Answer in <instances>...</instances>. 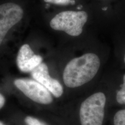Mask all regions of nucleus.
Listing matches in <instances>:
<instances>
[{"mask_svg":"<svg viewBox=\"0 0 125 125\" xmlns=\"http://www.w3.org/2000/svg\"><path fill=\"white\" fill-rule=\"evenodd\" d=\"M23 16V10L15 3L0 5V45L12 27L18 23Z\"/></svg>","mask_w":125,"mask_h":125,"instance_id":"nucleus-5","label":"nucleus"},{"mask_svg":"<svg viewBox=\"0 0 125 125\" xmlns=\"http://www.w3.org/2000/svg\"><path fill=\"white\" fill-rule=\"evenodd\" d=\"M49 7V4H46V8H48Z\"/></svg>","mask_w":125,"mask_h":125,"instance_id":"nucleus-15","label":"nucleus"},{"mask_svg":"<svg viewBox=\"0 0 125 125\" xmlns=\"http://www.w3.org/2000/svg\"><path fill=\"white\" fill-rule=\"evenodd\" d=\"M100 64L99 57L93 53H87L72 59L64 70V83L70 88L85 85L96 75Z\"/></svg>","mask_w":125,"mask_h":125,"instance_id":"nucleus-1","label":"nucleus"},{"mask_svg":"<svg viewBox=\"0 0 125 125\" xmlns=\"http://www.w3.org/2000/svg\"><path fill=\"white\" fill-rule=\"evenodd\" d=\"M124 62L125 63V56H124Z\"/></svg>","mask_w":125,"mask_h":125,"instance_id":"nucleus-16","label":"nucleus"},{"mask_svg":"<svg viewBox=\"0 0 125 125\" xmlns=\"http://www.w3.org/2000/svg\"><path fill=\"white\" fill-rule=\"evenodd\" d=\"M114 125H125V109L116 112L114 117Z\"/></svg>","mask_w":125,"mask_h":125,"instance_id":"nucleus-9","label":"nucleus"},{"mask_svg":"<svg viewBox=\"0 0 125 125\" xmlns=\"http://www.w3.org/2000/svg\"><path fill=\"white\" fill-rule=\"evenodd\" d=\"M75 4V1H74V0H71V5H74Z\"/></svg>","mask_w":125,"mask_h":125,"instance_id":"nucleus-13","label":"nucleus"},{"mask_svg":"<svg viewBox=\"0 0 125 125\" xmlns=\"http://www.w3.org/2000/svg\"><path fill=\"white\" fill-rule=\"evenodd\" d=\"M24 121L28 125H45L38 119L32 116H27Z\"/></svg>","mask_w":125,"mask_h":125,"instance_id":"nucleus-10","label":"nucleus"},{"mask_svg":"<svg viewBox=\"0 0 125 125\" xmlns=\"http://www.w3.org/2000/svg\"><path fill=\"white\" fill-rule=\"evenodd\" d=\"M87 19L88 15L85 11L67 10L57 14L50 21V26L54 30L64 31L69 35L77 37L82 34Z\"/></svg>","mask_w":125,"mask_h":125,"instance_id":"nucleus-3","label":"nucleus"},{"mask_svg":"<svg viewBox=\"0 0 125 125\" xmlns=\"http://www.w3.org/2000/svg\"><path fill=\"white\" fill-rule=\"evenodd\" d=\"M5 103V99L4 96L0 93V109L4 105Z\"/></svg>","mask_w":125,"mask_h":125,"instance_id":"nucleus-12","label":"nucleus"},{"mask_svg":"<svg viewBox=\"0 0 125 125\" xmlns=\"http://www.w3.org/2000/svg\"><path fill=\"white\" fill-rule=\"evenodd\" d=\"M45 2L56 5H67L71 4V0H43Z\"/></svg>","mask_w":125,"mask_h":125,"instance_id":"nucleus-11","label":"nucleus"},{"mask_svg":"<svg viewBox=\"0 0 125 125\" xmlns=\"http://www.w3.org/2000/svg\"><path fill=\"white\" fill-rule=\"evenodd\" d=\"M116 100L119 104H125V74L123 76V83L116 93Z\"/></svg>","mask_w":125,"mask_h":125,"instance_id":"nucleus-8","label":"nucleus"},{"mask_svg":"<svg viewBox=\"0 0 125 125\" xmlns=\"http://www.w3.org/2000/svg\"><path fill=\"white\" fill-rule=\"evenodd\" d=\"M32 78L45 86L51 94L59 98L63 93V87L57 79L49 75L48 67L45 63H41L31 72Z\"/></svg>","mask_w":125,"mask_h":125,"instance_id":"nucleus-6","label":"nucleus"},{"mask_svg":"<svg viewBox=\"0 0 125 125\" xmlns=\"http://www.w3.org/2000/svg\"><path fill=\"white\" fill-rule=\"evenodd\" d=\"M17 88L32 101L42 104H49L52 103L51 93L45 86L35 80L20 78L14 81Z\"/></svg>","mask_w":125,"mask_h":125,"instance_id":"nucleus-4","label":"nucleus"},{"mask_svg":"<svg viewBox=\"0 0 125 125\" xmlns=\"http://www.w3.org/2000/svg\"><path fill=\"white\" fill-rule=\"evenodd\" d=\"M105 105L106 96L103 92H96L86 98L79 109L81 125H103Z\"/></svg>","mask_w":125,"mask_h":125,"instance_id":"nucleus-2","label":"nucleus"},{"mask_svg":"<svg viewBox=\"0 0 125 125\" xmlns=\"http://www.w3.org/2000/svg\"><path fill=\"white\" fill-rule=\"evenodd\" d=\"M16 61L20 71L23 73H30L42 63V58L34 54L29 45L24 44L19 51Z\"/></svg>","mask_w":125,"mask_h":125,"instance_id":"nucleus-7","label":"nucleus"},{"mask_svg":"<svg viewBox=\"0 0 125 125\" xmlns=\"http://www.w3.org/2000/svg\"><path fill=\"white\" fill-rule=\"evenodd\" d=\"M0 125H5V124H4L2 122H0Z\"/></svg>","mask_w":125,"mask_h":125,"instance_id":"nucleus-14","label":"nucleus"}]
</instances>
